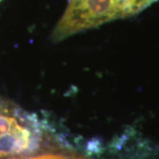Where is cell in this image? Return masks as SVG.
<instances>
[{
	"instance_id": "3",
	"label": "cell",
	"mask_w": 159,
	"mask_h": 159,
	"mask_svg": "<svg viewBox=\"0 0 159 159\" xmlns=\"http://www.w3.org/2000/svg\"><path fill=\"white\" fill-rule=\"evenodd\" d=\"M78 159H83V158H78Z\"/></svg>"
},
{
	"instance_id": "2",
	"label": "cell",
	"mask_w": 159,
	"mask_h": 159,
	"mask_svg": "<svg viewBox=\"0 0 159 159\" xmlns=\"http://www.w3.org/2000/svg\"><path fill=\"white\" fill-rule=\"evenodd\" d=\"M31 159H68L65 157L59 156V155H43L36 157H32Z\"/></svg>"
},
{
	"instance_id": "1",
	"label": "cell",
	"mask_w": 159,
	"mask_h": 159,
	"mask_svg": "<svg viewBox=\"0 0 159 159\" xmlns=\"http://www.w3.org/2000/svg\"><path fill=\"white\" fill-rule=\"evenodd\" d=\"M157 0H68L52 32L53 41L138 13Z\"/></svg>"
},
{
	"instance_id": "4",
	"label": "cell",
	"mask_w": 159,
	"mask_h": 159,
	"mask_svg": "<svg viewBox=\"0 0 159 159\" xmlns=\"http://www.w3.org/2000/svg\"><path fill=\"white\" fill-rule=\"evenodd\" d=\"M0 1H2V0H0Z\"/></svg>"
}]
</instances>
